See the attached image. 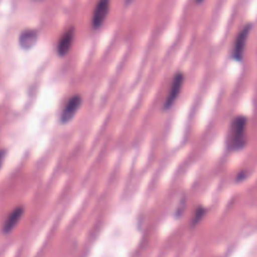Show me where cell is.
Instances as JSON below:
<instances>
[{
  "mask_svg": "<svg viewBox=\"0 0 257 257\" xmlns=\"http://www.w3.org/2000/svg\"><path fill=\"white\" fill-rule=\"evenodd\" d=\"M6 157H7V150L5 148H1L0 149V170L3 167V164L5 162Z\"/></svg>",
  "mask_w": 257,
  "mask_h": 257,
  "instance_id": "10",
  "label": "cell"
},
{
  "mask_svg": "<svg viewBox=\"0 0 257 257\" xmlns=\"http://www.w3.org/2000/svg\"><path fill=\"white\" fill-rule=\"evenodd\" d=\"M247 118L237 115L230 123L227 135V147L232 151L242 149L247 143Z\"/></svg>",
  "mask_w": 257,
  "mask_h": 257,
  "instance_id": "1",
  "label": "cell"
},
{
  "mask_svg": "<svg viewBox=\"0 0 257 257\" xmlns=\"http://www.w3.org/2000/svg\"><path fill=\"white\" fill-rule=\"evenodd\" d=\"M183 83H184V74L181 73V72L176 73L173 80H172L168 95H167L165 103H164V108L165 109H169L174 104V102L176 101V99L178 98V96L181 92Z\"/></svg>",
  "mask_w": 257,
  "mask_h": 257,
  "instance_id": "5",
  "label": "cell"
},
{
  "mask_svg": "<svg viewBox=\"0 0 257 257\" xmlns=\"http://www.w3.org/2000/svg\"><path fill=\"white\" fill-rule=\"evenodd\" d=\"M109 6L110 0H98L94 7L91 18V25L93 28H98L102 25L109 12Z\"/></svg>",
  "mask_w": 257,
  "mask_h": 257,
  "instance_id": "6",
  "label": "cell"
},
{
  "mask_svg": "<svg viewBox=\"0 0 257 257\" xmlns=\"http://www.w3.org/2000/svg\"><path fill=\"white\" fill-rule=\"evenodd\" d=\"M204 214H205V210H204L202 207L198 208L197 211L195 212V216H194V218H193V220H192L193 225L197 224V223L202 219V217L204 216Z\"/></svg>",
  "mask_w": 257,
  "mask_h": 257,
  "instance_id": "9",
  "label": "cell"
},
{
  "mask_svg": "<svg viewBox=\"0 0 257 257\" xmlns=\"http://www.w3.org/2000/svg\"><path fill=\"white\" fill-rule=\"evenodd\" d=\"M201 2H203V0H197V3H201Z\"/></svg>",
  "mask_w": 257,
  "mask_h": 257,
  "instance_id": "12",
  "label": "cell"
},
{
  "mask_svg": "<svg viewBox=\"0 0 257 257\" xmlns=\"http://www.w3.org/2000/svg\"><path fill=\"white\" fill-rule=\"evenodd\" d=\"M250 29H251V24L247 23L241 29V31L239 32V34L236 37V40H235V43L233 46V50H232V57L237 61H240L243 58V53L245 50L247 38L250 33Z\"/></svg>",
  "mask_w": 257,
  "mask_h": 257,
  "instance_id": "4",
  "label": "cell"
},
{
  "mask_svg": "<svg viewBox=\"0 0 257 257\" xmlns=\"http://www.w3.org/2000/svg\"><path fill=\"white\" fill-rule=\"evenodd\" d=\"M24 213H25V208L22 205H18L16 207H14L9 212V214L7 215V217L5 218V220L1 226L2 233L5 235L11 233L14 230V228L19 224L21 219L23 218Z\"/></svg>",
  "mask_w": 257,
  "mask_h": 257,
  "instance_id": "3",
  "label": "cell"
},
{
  "mask_svg": "<svg viewBox=\"0 0 257 257\" xmlns=\"http://www.w3.org/2000/svg\"><path fill=\"white\" fill-rule=\"evenodd\" d=\"M132 1H134V0H125V2H126V3H131Z\"/></svg>",
  "mask_w": 257,
  "mask_h": 257,
  "instance_id": "11",
  "label": "cell"
},
{
  "mask_svg": "<svg viewBox=\"0 0 257 257\" xmlns=\"http://www.w3.org/2000/svg\"><path fill=\"white\" fill-rule=\"evenodd\" d=\"M73 39H74V29L73 27H71L67 29L58 40L57 52L60 56H64L69 52L73 43Z\"/></svg>",
  "mask_w": 257,
  "mask_h": 257,
  "instance_id": "7",
  "label": "cell"
},
{
  "mask_svg": "<svg viewBox=\"0 0 257 257\" xmlns=\"http://www.w3.org/2000/svg\"><path fill=\"white\" fill-rule=\"evenodd\" d=\"M36 41L35 31H25L20 37V44L23 47H30Z\"/></svg>",
  "mask_w": 257,
  "mask_h": 257,
  "instance_id": "8",
  "label": "cell"
},
{
  "mask_svg": "<svg viewBox=\"0 0 257 257\" xmlns=\"http://www.w3.org/2000/svg\"><path fill=\"white\" fill-rule=\"evenodd\" d=\"M82 103V97L79 94H74L68 98L66 103L64 104L60 115L59 121L61 124H66L73 119L76 112L80 108Z\"/></svg>",
  "mask_w": 257,
  "mask_h": 257,
  "instance_id": "2",
  "label": "cell"
}]
</instances>
